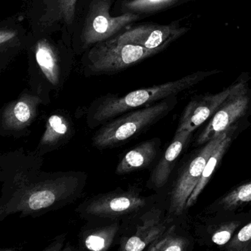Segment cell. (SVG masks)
Returning a JSON list of instances; mask_svg holds the SVG:
<instances>
[{"label": "cell", "mask_w": 251, "mask_h": 251, "mask_svg": "<svg viewBox=\"0 0 251 251\" xmlns=\"http://www.w3.org/2000/svg\"><path fill=\"white\" fill-rule=\"evenodd\" d=\"M191 135L192 133L186 131L176 132L171 144L151 173L148 181L149 187L159 189L165 186L176 165V160L181 153Z\"/></svg>", "instance_id": "cell-16"}, {"label": "cell", "mask_w": 251, "mask_h": 251, "mask_svg": "<svg viewBox=\"0 0 251 251\" xmlns=\"http://www.w3.org/2000/svg\"><path fill=\"white\" fill-rule=\"evenodd\" d=\"M173 227H169L165 233L152 244L149 251H183L186 249L188 242L186 239L173 233Z\"/></svg>", "instance_id": "cell-20"}, {"label": "cell", "mask_w": 251, "mask_h": 251, "mask_svg": "<svg viewBox=\"0 0 251 251\" xmlns=\"http://www.w3.org/2000/svg\"><path fill=\"white\" fill-rule=\"evenodd\" d=\"M173 105L170 97L109 120L100 126L92 136V146L100 151L123 146L167 115Z\"/></svg>", "instance_id": "cell-3"}, {"label": "cell", "mask_w": 251, "mask_h": 251, "mask_svg": "<svg viewBox=\"0 0 251 251\" xmlns=\"http://www.w3.org/2000/svg\"><path fill=\"white\" fill-rule=\"evenodd\" d=\"M151 199L144 196L137 186L124 189L119 187L111 192L89 197L76 208L79 217L86 221L125 220L151 208Z\"/></svg>", "instance_id": "cell-4"}, {"label": "cell", "mask_w": 251, "mask_h": 251, "mask_svg": "<svg viewBox=\"0 0 251 251\" xmlns=\"http://www.w3.org/2000/svg\"><path fill=\"white\" fill-rule=\"evenodd\" d=\"M239 226V222L236 221H232L222 225L212 235L211 240L216 245H224L228 243L231 239L233 232Z\"/></svg>", "instance_id": "cell-24"}, {"label": "cell", "mask_w": 251, "mask_h": 251, "mask_svg": "<svg viewBox=\"0 0 251 251\" xmlns=\"http://www.w3.org/2000/svg\"><path fill=\"white\" fill-rule=\"evenodd\" d=\"M229 251H251V223L242 227L226 247Z\"/></svg>", "instance_id": "cell-23"}, {"label": "cell", "mask_w": 251, "mask_h": 251, "mask_svg": "<svg viewBox=\"0 0 251 251\" xmlns=\"http://www.w3.org/2000/svg\"><path fill=\"white\" fill-rule=\"evenodd\" d=\"M77 0H45L42 23L45 25H53L55 23L70 25L75 16Z\"/></svg>", "instance_id": "cell-19"}, {"label": "cell", "mask_w": 251, "mask_h": 251, "mask_svg": "<svg viewBox=\"0 0 251 251\" xmlns=\"http://www.w3.org/2000/svg\"><path fill=\"white\" fill-rule=\"evenodd\" d=\"M251 202V181L239 186L225 196L221 205L227 210H233Z\"/></svg>", "instance_id": "cell-22"}, {"label": "cell", "mask_w": 251, "mask_h": 251, "mask_svg": "<svg viewBox=\"0 0 251 251\" xmlns=\"http://www.w3.org/2000/svg\"><path fill=\"white\" fill-rule=\"evenodd\" d=\"M75 133L70 114L64 110H55L47 118L45 130L35 151L42 156L55 152L66 146Z\"/></svg>", "instance_id": "cell-12"}, {"label": "cell", "mask_w": 251, "mask_h": 251, "mask_svg": "<svg viewBox=\"0 0 251 251\" xmlns=\"http://www.w3.org/2000/svg\"><path fill=\"white\" fill-rule=\"evenodd\" d=\"M245 86V82L233 83L225 90L191 101L179 121L177 132H192L214 115L230 95Z\"/></svg>", "instance_id": "cell-10"}, {"label": "cell", "mask_w": 251, "mask_h": 251, "mask_svg": "<svg viewBox=\"0 0 251 251\" xmlns=\"http://www.w3.org/2000/svg\"><path fill=\"white\" fill-rule=\"evenodd\" d=\"M219 71L197 72L179 80L129 92L123 96L108 95L94 100L86 111V123L91 129L97 128L121 114L151 105L177 95L198 84Z\"/></svg>", "instance_id": "cell-2"}, {"label": "cell", "mask_w": 251, "mask_h": 251, "mask_svg": "<svg viewBox=\"0 0 251 251\" xmlns=\"http://www.w3.org/2000/svg\"><path fill=\"white\" fill-rule=\"evenodd\" d=\"M16 37H17L16 32L14 31L12 29H1V30H0V45H1V48L3 49L5 47L8 46L9 44L12 43Z\"/></svg>", "instance_id": "cell-25"}, {"label": "cell", "mask_w": 251, "mask_h": 251, "mask_svg": "<svg viewBox=\"0 0 251 251\" xmlns=\"http://www.w3.org/2000/svg\"><path fill=\"white\" fill-rule=\"evenodd\" d=\"M159 146V139H152L129 150L120 158L116 167V175L126 176L148 168L158 156Z\"/></svg>", "instance_id": "cell-15"}, {"label": "cell", "mask_w": 251, "mask_h": 251, "mask_svg": "<svg viewBox=\"0 0 251 251\" xmlns=\"http://www.w3.org/2000/svg\"><path fill=\"white\" fill-rule=\"evenodd\" d=\"M249 103L245 86L236 91L213 115L198 139V145L207 143L224 133L238 119L245 114Z\"/></svg>", "instance_id": "cell-11"}, {"label": "cell", "mask_w": 251, "mask_h": 251, "mask_svg": "<svg viewBox=\"0 0 251 251\" xmlns=\"http://www.w3.org/2000/svg\"><path fill=\"white\" fill-rule=\"evenodd\" d=\"M43 166L44 156L24 148L0 155V222L14 215L41 217L83 196L87 173L48 172Z\"/></svg>", "instance_id": "cell-1"}, {"label": "cell", "mask_w": 251, "mask_h": 251, "mask_svg": "<svg viewBox=\"0 0 251 251\" xmlns=\"http://www.w3.org/2000/svg\"><path fill=\"white\" fill-rule=\"evenodd\" d=\"M122 224V220L86 221L78 235L80 249L106 251L118 245Z\"/></svg>", "instance_id": "cell-13"}, {"label": "cell", "mask_w": 251, "mask_h": 251, "mask_svg": "<svg viewBox=\"0 0 251 251\" xmlns=\"http://www.w3.org/2000/svg\"><path fill=\"white\" fill-rule=\"evenodd\" d=\"M184 31V28H177L176 25H142L123 32L116 38L122 42L140 45L146 49L155 50L167 48Z\"/></svg>", "instance_id": "cell-14"}, {"label": "cell", "mask_w": 251, "mask_h": 251, "mask_svg": "<svg viewBox=\"0 0 251 251\" xmlns=\"http://www.w3.org/2000/svg\"><path fill=\"white\" fill-rule=\"evenodd\" d=\"M177 0H130L125 5L126 13L148 14L170 6Z\"/></svg>", "instance_id": "cell-21"}, {"label": "cell", "mask_w": 251, "mask_h": 251, "mask_svg": "<svg viewBox=\"0 0 251 251\" xmlns=\"http://www.w3.org/2000/svg\"><path fill=\"white\" fill-rule=\"evenodd\" d=\"M235 128H236V127L232 126L230 131L225 136L223 141L217 145V148L214 149V152H212L211 156L208 158L198 184L195 186V189H194L192 193L191 194L190 197H189L187 202H186V208L194 205V204L196 202L198 197L200 196L201 192H202L204 188L205 187L207 183L209 181L213 173L215 171L216 168H217V166L219 165L220 161H221L223 155H225L226 151H227L229 145L231 143V134L234 131Z\"/></svg>", "instance_id": "cell-18"}, {"label": "cell", "mask_w": 251, "mask_h": 251, "mask_svg": "<svg viewBox=\"0 0 251 251\" xmlns=\"http://www.w3.org/2000/svg\"><path fill=\"white\" fill-rule=\"evenodd\" d=\"M35 56L38 65L51 86L55 88L60 86L61 70L59 57L48 39H41L36 44Z\"/></svg>", "instance_id": "cell-17"}, {"label": "cell", "mask_w": 251, "mask_h": 251, "mask_svg": "<svg viewBox=\"0 0 251 251\" xmlns=\"http://www.w3.org/2000/svg\"><path fill=\"white\" fill-rule=\"evenodd\" d=\"M67 233L57 236L51 243L44 249V251H64V246L65 245Z\"/></svg>", "instance_id": "cell-26"}, {"label": "cell", "mask_w": 251, "mask_h": 251, "mask_svg": "<svg viewBox=\"0 0 251 251\" xmlns=\"http://www.w3.org/2000/svg\"><path fill=\"white\" fill-rule=\"evenodd\" d=\"M158 208H151L123 222L118 245L122 251H142L162 236L169 228Z\"/></svg>", "instance_id": "cell-6"}, {"label": "cell", "mask_w": 251, "mask_h": 251, "mask_svg": "<svg viewBox=\"0 0 251 251\" xmlns=\"http://www.w3.org/2000/svg\"><path fill=\"white\" fill-rule=\"evenodd\" d=\"M231 127L232 126L218 137L208 141L196 157L181 170L170 193L169 211L172 214L177 216L183 214L186 208V202L198 184L207 161Z\"/></svg>", "instance_id": "cell-9"}, {"label": "cell", "mask_w": 251, "mask_h": 251, "mask_svg": "<svg viewBox=\"0 0 251 251\" xmlns=\"http://www.w3.org/2000/svg\"><path fill=\"white\" fill-rule=\"evenodd\" d=\"M167 48L148 50L122 42L117 38L97 44L89 54V72L95 75L113 74L126 70Z\"/></svg>", "instance_id": "cell-5"}, {"label": "cell", "mask_w": 251, "mask_h": 251, "mask_svg": "<svg viewBox=\"0 0 251 251\" xmlns=\"http://www.w3.org/2000/svg\"><path fill=\"white\" fill-rule=\"evenodd\" d=\"M111 0H93L86 15L82 32L85 46L98 44L111 36L139 18V14L125 13L119 17L110 15Z\"/></svg>", "instance_id": "cell-8"}, {"label": "cell", "mask_w": 251, "mask_h": 251, "mask_svg": "<svg viewBox=\"0 0 251 251\" xmlns=\"http://www.w3.org/2000/svg\"><path fill=\"white\" fill-rule=\"evenodd\" d=\"M45 101L38 92L24 91L0 111V136L15 139L28 136L38 116L39 108Z\"/></svg>", "instance_id": "cell-7"}]
</instances>
